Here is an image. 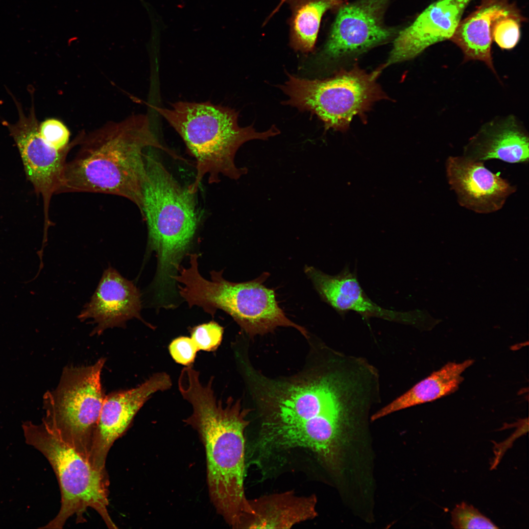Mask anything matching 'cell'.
Masks as SVG:
<instances>
[{"label": "cell", "instance_id": "cell-1", "mask_svg": "<svg viewBox=\"0 0 529 529\" xmlns=\"http://www.w3.org/2000/svg\"><path fill=\"white\" fill-rule=\"evenodd\" d=\"M249 374L262 418L257 447L265 456L304 449L334 466L343 433L365 423L381 401L377 368L329 349L313 369L289 378Z\"/></svg>", "mask_w": 529, "mask_h": 529}, {"label": "cell", "instance_id": "cell-2", "mask_svg": "<svg viewBox=\"0 0 529 529\" xmlns=\"http://www.w3.org/2000/svg\"><path fill=\"white\" fill-rule=\"evenodd\" d=\"M213 377L202 384L193 367L183 369L178 388L192 411L184 422L195 430L205 448L209 495L217 513L233 529L251 513L244 488L245 437L249 409L230 397L223 405L213 389Z\"/></svg>", "mask_w": 529, "mask_h": 529}, {"label": "cell", "instance_id": "cell-3", "mask_svg": "<svg viewBox=\"0 0 529 529\" xmlns=\"http://www.w3.org/2000/svg\"><path fill=\"white\" fill-rule=\"evenodd\" d=\"M82 141L75 157L66 163L59 193L114 194L130 200L140 212L146 174L144 149L158 148L181 159L159 142L144 115L104 126Z\"/></svg>", "mask_w": 529, "mask_h": 529}, {"label": "cell", "instance_id": "cell-4", "mask_svg": "<svg viewBox=\"0 0 529 529\" xmlns=\"http://www.w3.org/2000/svg\"><path fill=\"white\" fill-rule=\"evenodd\" d=\"M146 174L141 213L146 222L148 247L157 257L155 295L177 294L176 276L199 223L195 194L182 187L152 153L144 154Z\"/></svg>", "mask_w": 529, "mask_h": 529}, {"label": "cell", "instance_id": "cell-5", "mask_svg": "<svg viewBox=\"0 0 529 529\" xmlns=\"http://www.w3.org/2000/svg\"><path fill=\"white\" fill-rule=\"evenodd\" d=\"M182 139L189 153L196 161V175L188 187L196 193L205 176L210 184L220 181L222 175L238 180L247 173L246 168H239L235 163L236 153L250 140H267L279 134L275 126L258 132L251 126L241 127L238 122V113L228 107L209 101H178L168 108H156Z\"/></svg>", "mask_w": 529, "mask_h": 529}, {"label": "cell", "instance_id": "cell-6", "mask_svg": "<svg viewBox=\"0 0 529 529\" xmlns=\"http://www.w3.org/2000/svg\"><path fill=\"white\" fill-rule=\"evenodd\" d=\"M198 257L190 254V266H181L174 277L183 285L178 286V292L189 307H200L212 316L217 310H222L251 337L282 326L294 327L307 337L305 329L288 319L279 307L274 290L263 284L268 273L251 281L233 283L222 277V271L213 270L211 280H207L198 271Z\"/></svg>", "mask_w": 529, "mask_h": 529}, {"label": "cell", "instance_id": "cell-7", "mask_svg": "<svg viewBox=\"0 0 529 529\" xmlns=\"http://www.w3.org/2000/svg\"><path fill=\"white\" fill-rule=\"evenodd\" d=\"M26 444L40 452L50 464L61 492V507L56 516L42 529H61L76 516V523L85 521L88 508L95 510L106 526L117 529L108 510V475L95 470L74 449L61 440L42 421L39 425L23 424Z\"/></svg>", "mask_w": 529, "mask_h": 529}, {"label": "cell", "instance_id": "cell-8", "mask_svg": "<svg viewBox=\"0 0 529 529\" xmlns=\"http://www.w3.org/2000/svg\"><path fill=\"white\" fill-rule=\"evenodd\" d=\"M105 359L94 364L64 368L56 388L43 397L42 420L88 462L105 395L101 375Z\"/></svg>", "mask_w": 529, "mask_h": 529}, {"label": "cell", "instance_id": "cell-9", "mask_svg": "<svg viewBox=\"0 0 529 529\" xmlns=\"http://www.w3.org/2000/svg\"><path fill=\"white\" fill-rule=\"evenodd\" d=\"M381 71L380 68L367 73L355 67L323 79L289 74L280 87L289 97L286 104L315 114L326 129L345 131L354 116L362 115L375 102L385 98L376 81Z\"/></svg>", "mask_w": 529, "mask_h": 529}, {"label": "cell", "instance_id": "cell-10", "mask_svg": "<svg viewBox=\"0 0 529 529\" xmlns=\"http://www.w3.org/2000/svg\"><path fill=\"white\" fill-rule=\"evenodd\" d=\"M19 120L14 124L4 121L19 151L26 177L43 201L45 233L51 222L49 208L53 194L61 188L71 144L62 150L49 146L41 137L35 113L33 97L29 114L26 116L21 104L13 97Z\"/></svg>", "mask_w": 529, "mask_h": 529}, {"label": "cell", "instance_id": "cell-11", "mask_svg": "<svg viewBox=\"0 0 529 529\" xmlns=\"http://www.w3.org/2000/svg\"><path fill=\"white\" fill-rule=\"evenodd\" d=\"M305 271L321 299L340 315L344 316L352 311L364 319L378 318L411 325L419 330H430L433 326V318L424 311H398L378 305L362 288L356 270L352 271L348 265L335 275L326 274L312 266H306Z\"/></svg>", "mask_w": 529, "mask_h": 529}, {"label": "cell", "instance_id": "cell-12", "mask_svg": "<svg viewBox=\"0 0 529 529\" xmlns=\"http://www.w3.org/2000/svg\"><path fill=\"white\" fill-rule=\"evenodd\" d=\"M171 385L168 374L158 372L135 387L105 395L88 458L95 470L107 475L106 461L113 443L126 432L136 414L154 393L167 390Z\"/></svg>", "mask_w": 529, "mask_h": 529}, {"label": "cell", "instance_id": "cell-13", "mask_svg": "<svg viewBox=\"0 0 529 529\" xmlns=\"http://www.w3.org/2000/svg\"><path fill=\"white\" fill-rule=\"evenodd\" d=\"M389 0H361L339 10L322 55L336 59L360 53L384 43L393 35L383 24Z\"/></svg>", "mask_w": 529, "mask_h": 529}, {"label": "cell", "instance_id": "cell-14", "mask_svg": "<svg viewBox=\"0 0 529 529\" xmlns=\"http://www.w3.org/2000/svg\"><path fill=\"white\" fill-rule=\"evenodd\" d=\"M446 178L458 204L481 214L501 209L516 188L498 173L485 167L483 162L464 156H449L445 163Z\"/></svg>", "mask_w": 529, "mask_h": 529}, {"label": "cell", "instance_id": "cell-15", "mask_svg": "<svg viewBox=\"0 0 529 529\" xmlns=\"http://www.w3.org/2000/svg\"><path fill=\"white\" fill-rule=\"evenodd\" d=\"M472 0H437L430 5L400 32L385 66L413 59L430 46L450 40Z\"/></svg>", "mask_w": 529, "mask_h": 529}, {"label": "cell", "instance_id": "cell-16", "mask_svg": "<svg viewBox=\"0 0 529 529\" xmlns=\"http://www.w3.org/2000/svg\"><path fill=\"white\" fill-rule=\"evenodd\" d=\"M141 310V294L137 287L110 266L78 317L81 321L91 319L96 325L91 335H100L109 328H125L126 322L133 318L146 323Z\"/></svg>", "mask_w": 529, "mask_h": 529}, {"label": "cell", "instance_id": "cell-17", "mask_svg": "<svg viewBox=\"0 0 529 529\" xmlns=\"http://www.w3.org/2000/svg\"><path fill=\"white\" fill-rule=\"evenodd\" d=\"M529 134L514 116L496 118L483 125L464 147L462 156L482 162L499 159L526 163L529 157Z\"/></svg>", "mask_w": 529, "mask_h": 529}, {"label": "cell", "instance_id": "cell-18", "mask_svg": "<svg viewBox=\"0 0 529 529\" xmlns=\"http://www.w3.org/2000/svg\"><path fill=\"white\" fill-rule=\"evenodd\" d=\"M521 13L508 0H482L478 7L459 23L450 40L464 55L463 62H484L497 75L491 54L492 30L500 18Z\"/></svg>", "mask_w": 529, "mask_h": 529}, {"label": "cell", "instance_id": "cell-19", "mask_svg": "<svg viewBox=\"0 0 529 529\" xmlns=\"http://www.w3.org/2000/svg\"><path fill=\"white\" fill-rule=\"evenodd\" d=\"M252 512L240 529H290L317 516L315 495L298 496L293 490L249 500Z\"/></svg>", "mask_w": 529, "mask_h": 529}, {"label": "cell", "instance_id": "cell-20", "mask_svg": "<svg viewBox=\"0 0 529 529\" xmlns=\"http://www.w3.org/2000/svg\"><path fill=\"white\" fill-rule=\"evenodd\" d=\"M474 362L472 359L461 362H448L378 409L371 416V420L373 421L395 412L432 402L455 392L463 381L462 374Z\"/></svg>", "mask_w": 529, "mask_h": 529}, {"label": "cell", "instance_id": "cell-21", "mask_svg": "<svg viewBox=\"0 0 529 529\" xmlns=\"http://www.w3.org/2000/svg\"><path fill=\"white\" fill-rule=\"evenodd\" d=\"M342 0H309L295 10L291 23V42L294 48L304 52L313 50L321 18L329 9Z\"/></svg>", "mask_w": 529, "mask_h": 529}, {"label": "cell", "instance_id": "cell-22", "mask_svg": "<svg viewBox=\"0 0 529 529\" xmlns=\"http://www.w3.org/2000/svg\"><path fill=\"white\" fill-rule=\"evenodd\" d=\"M526 19L521 13L500 18L495 24L492 39L502 49H510L516 46L521 36L520 27Z\"/></svg>", "mask_w": 529, "mask_h": 529}, {"label": "cell", "instance_id": "cell-23", "mask_svg": "<svg viewBox=\"0 0 529 529\" xmlns=\"http://www.w3.org/2000/svg\"><path fill=\"white\" fill-rule=\"evenodd\" d=\"M451 524L455 529H497L491 520L472 505L462 502L451 512Z\"/></svg>", "mask_w": 529, "mask_h": 529}, {"label": "cell", "instance_id": "cell-24", "mask_svg": "<svg viewBox=\"0 0 529 529\" xmlns=\"http://www.w3.org/2000/svg\"><path fill=\"white\" fill-rule=\"evenodd\" d=\"M223 335V327L213 321L195 326L191 330V337L198 351L216 350L222 341Z\"/></svg>", "mask_w": 529, "mask_h": 529}, {"label": "cell", "instance_id": "cell-25", "mask_svg": "<svg viewBox=\"0 0 529 529\" xmlns=\"http://www.w3.org/2000/svg\"><path fill=\"white\" fill-rule=\"evenodd\" d=\"M39 130L43 139L56 150H62L69 145L70 132L60 121L54 119L46 120L40 124Z\"/></svg>", "mask_w": 529, "mask_h": 529}, {"label": "cell", "instance_id": "cell-26", "mask_svg": "<svg viewBox=\"0 0 529 529\" xmlns=\"http://www.w3.org/2000/svg\"><path fill=\"white\" fill-rule=\"evenodd\" d=\"M168 350L173 360L185 366L192 365L198 350L191 337H179L169 344Z\"/></svg>", "mask_w": 529, "mask_h": 529}]
</instances>
